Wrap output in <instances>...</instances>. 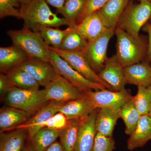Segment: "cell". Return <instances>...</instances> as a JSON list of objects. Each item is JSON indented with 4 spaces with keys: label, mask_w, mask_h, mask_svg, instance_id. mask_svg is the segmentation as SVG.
I'll return each mask as SVG.
<instances>
[{
    "label": "cell",
    "mask_w": 151,
    "mask_h": 151,
    "mask_svg": "<svg viewBox=\"0 0 151 151\" xmlns=\"http://www.w3.org/2000/svg\"><path fill=\"white\" fill-rule=\"evenodd\" d=\"M149 116H150L151 117V108L150 111V113H149Z\"/></svg>",
    "instance_id": "7bdbcfd3"
},
{
    "label": "cell",
    "mask_w": 151,
    "mask_h": 151,
    "mask_svg": "<svg viewBox=\"0 0 151 151\" xmlns=\"http://www.w3.org/2000/svg\"><path fill=\"white\" fill-rule=\"evenodd\" d=\"M141 116L132 100L120 108V118L124 121L127 135L129 136L134 130Z\"/></svg>",
    "instance_id": "83f0119b"
},
{
    "label": "cell",
    "mask_w": 151,
    "mask_h": 151,
    "mask_svg": "<svg viewBox=\"0 0 151 151\" xmlns=\"http://www.w3.org/2000/svg\"><path fill=\"white\" fill-rule=\"evenodd\" d=\"M24 151H35L33 148L31 146V145L29 146H27V147H25L24 150Z\"/></svg>",
    "instance_id": "60d3db41"
},
{
    "label": "cell",
    "mask_w": 151,
    "mask_h": 151,
    "mask_svg": "<svg viewBox=\"0 0 151 151\" xmlns=\"http://www.w3.org/2000/svg\"></svg>",
    "instance_id": "ee69618b"
},
{
    "label": "cell",
    "mask_w": 151,
    "mask_h": 151,
    "mask_svg": "<svg viewBox=\"0 0 151 151\" xmlns=\"http://www.w3.org/2000/svg\"><path fill=\"white\" fill-rule=\"evenodd\" d=\"M88 43V42L79 34L76 27H71L59 49L64 51L81 52Z\"/></svg>",
    "instance_id": "f546056e"
},
{
    "label": "cell",
    "mask_w": 151,
    "mask_h": 151,
    "mask_svg": "<svg viewBox=\"0 0 151 151\" xmlns=\"http://www.w3.org/2000/svg\"><path fill=\"white\" fill-rule=\"evenodd\" d=\"M129 2V0H109L98 11L106 27L115 29Z\"/></svg>",
    "instance_id": "ac0fdd59"
},
{
    "label": "cell",
    "mask_w": 151,
    "mask_h": 151,
    "mask_svg": "<svg viewBox=\"0 0 151 151\" xmlns=\"http://www.w3.org/2000/svg\"><path fill=\"white\" fill-rule=\"evenodd\" d=\"M65 102L51 100L33 115L24 124L17 129H24L28 132V137L30 139L39 130L43 128L44 124L53 115L59 112L60 107Z\"/></svg>",
    "instance_id": "7c38bea8"
},
{
    "label": "cell",
    "mask_w": 151,
    "mask_h": 151,
    "mask_svg": "<svg viewBox=\"0 0 151 151\" xmlns=\"http://www.w3.org/2000/svg\"><path fill=\"white\" fill-rule=\"evenodd\" d=\"M100 78L108 84L113 91L125 89L127 84L123 67L114 56L108 58L102 70L98 73Z\"/></svg>",
    "instance_id": "5bb4252c"
},
{
    "label": "cell",
    "mask_w": 151,
    "mask_h": 151,
    "mask_svg": "<svg viewBox=\"0 0 151 151\" xmlns=\"http://www.w3.org/2000/svg\"><path fill=\"white\" fill-rule=\"evenodd\" d=\"M47 4L54 7L57 10L61 9L64 5L66 0H45Z\"/></svg>",
    "instance_id": "8d00e7d4"
},
{
    "label": "cell",
    "mask_w": 151,
    "mask_h": 151,
    "mask_svg": "<svg viewBox=\"0 0 151 151\" xmlns=\"http://www.w3.org/2000/svg\"><path fill=\"white\" fill-rule=\"evenodd\" d=\"M88 0H66L62 8L57 10L67 22L68 26L75 27L76 22L84 12Z\"/></svg>",
    "instance_id": "d4e9b609"
},
{
    "label": "cell",
    "mask_w": 151,
    "mask_h": 151,
    "mask_svg": "<svg viewBox=\"0 0 151 151\" xmlns=\"http://www.w3.org/2000/svg\"><path fill=\"white\" fill-rule=\"evenodd\" d=\"M27 136V131L24 129H15L6 133L1 132L0 151H24Z\"/></svg>",
    "instance_id": "603a6c76"
},
{
    "label": "cell",
    "mask_w": 151,
    "mask_h": 151,
    "mask_svg": "<svg viewBox=\"0 0 151 151\" xmlns=\"http://www.w3.org/2000/svg\"><path fill=\"white\" fill-rule=\"evenodd\" d=\"M21 4V7L26 5L32 1V0H19Z\"/></svg>",
    "instance_id": "ab89813d"
},
{
    "label": "cell",
    "mask_w": 151,
    "mask_h": 151,
    "mask_svg": "<svg viewBox=\"0 0 151 151\" xmlns=\"http://www.w3.org/2000/svg\"><path fill=\"white\" fill-rule=\"evenodd\" d=\"M21 4L19 0H0V18L13 17L19 19H22Z\"/></svg>",
    "instance_id": "1f68e13d"
},
{
    "label": "cell",
    "mask_w": 151,
    "mask_h": 151,
    "mask_svg": "<svg viewBox=\"0 0 151 151\" xmlns=\"http://www.w3.org/2000/svg\"><path fill=\"white\" fill-rule=\"evenodd\" d=\"M19 66L34 78L40 86L44 87L58 75L50 62L36 58H29Z\"/></svg>",
    "instance_id": "8fae6325"
},
{
    "label": "cell",
    "mask_w": 151,
    "mask_h": 151,
    "mask_svg": "<svg viewBox=\"0 0 151 151\" xmlns=\"http://www.w3.org/2000/svg\"><path fill=\"white\" fill-rule=\"evenodd\" d=\"M81 119H72L67 127L59 131V137L65 151H74Z\"/></svg>",
    "instance_id": "4316f807"
},
{
    "label": "cell",
    "mask_w": 151,
    "mask_h": 151,
    "mask_svg": "<svg viewBox=\"0 0 151 151\" xmlns=\"http://www.w3.org/2000/svg\"><path fill=\"white\" fill-rule=\"evenodd\" d=\"M120 110L106 107L97 109L95 121L97 133L107 137H113L114 128L120 118Z\"/></svg>",
    "instance_id": "7402d4cb"
},
{
    "label": "cell",
    "mask_w": 151,
    "mask_h": 151,
    "mask_svg": "<svg viewBox=\"0 0 151 151\" xmlns=\"http://www.w3.org/2000/svg\"><path fill=\"white\" fill-rule=\"evenodd\" d=\"M43 151H65L60 142H55Z\"/></svg>",
    "instance_id": "74e56055"
},
{
    "label": "cell",
    "mask_w": 151,
    "mask_h": 151,
    "mask_svg": "<svg viewBox=\"0 0 151 151\" xmlns=\"http://www.w3.org/2000/svg\"><path fill=\"white\" fill-rule=\"evenodd\" d=\"M86 93L96 109L104 107L120 109L133 97L126 89L119 91L105 89Z\"/></svg>",
    "instance_id": "ba28073f"
},
{
    "label": "cell",
    "mask_w": 151,
    "mask_h": 151,
    "mask_svg": "<svg viewBox=\"0 0 151 151\" xmlns=\"http://www.w3.org/2000/svg\"><path fill=\"white\" fill-rule=\"evenodd\" d=\"M151 17V1H145L130 5L129 3L119 20V27L140 39V31Z\"/></svg>",
    "instance_id": "5b68a950"
},
{
    "label": "cell",
    "mask_w": 151,
    "mask_h": 151,
    "mask_svg": "<svg viewBox=\"0 0 151 151\" xmlns=\"http://www.w3.org/2000/svg\"><path fill=\"white\" fill-rule=\"evenodd\" d=\"M24 26L38 32L43 27L58 28L67 25L65 19L59 17L52 12L45 0H32L20 7Z\"/></svg>",
    "instance_id": "6da1fadb"
},
{
    "label": "cell",
    "mask_w": 151,
    "mask_h": 151,
    "mask_svg": "<svg viewBox=\"0 0 151 151\" xmlns=\"http://www.w3.org/2000/svg\"><path fill=\"white\" fill-rule=\"evenodd\" d=\"M70 29V27L64 30L59 29L58 28L43 27L38 32L48 46L60 48Z\"/></svg>",
    "instance_id": "f1b7e54d"
},
{
    "label": "cell",
    "mask_w": 151,
    "mask_h": 151,
    "mask_svg": "<svg viewBox=\"0 0 151 151\" xmlns=\"http://www.w3.org/2000/svg\"><path fill=\"white\" fill-rule=\"evenodd\" d=\"M97 109L81 119L74 151H92L97 134L95 121Z\"/></svg>",
    "instance_id": "4fadbf2b"
},
{
    "label": "cell",
    "mask_w": 151,
    "mask_h": 151,
    "mask_svg": "<svg viewBox=\"0 0 151 151\" xmlns=\"http://www.w3.org/2000/svg\"><path fill=\"white\" fill-rule=\"evenodd\" d=\"M49 62L58 75L65 78L83 92L107 89L103 84L95 83L86 79L73 69L57 53L51 50Z\"/></svg>",
    "instance_id": "8992f818"
},
{
    "label": "cell",
    "mask_w": 151,
    "mask_h": 151,
    "mask_svg": "<svg viewBox=\"0 0 151 151\" xmlns=\"http://www.w3.org/2000/svg\"><path fill=\"white\" fill-rule=\"evenodd\" d=\"M95 109L90 98L85 92L80 98L65 102L60 107L59 112L64 114L70 120L81 119Z\"/></svg>",
    "instance_id": "9a60e30c"
},
{
    "label": "cell",
    "mask_w": 151,
    "mask_h": 151,
    "mask_svg": "<svg viewBox=\"0 0 151 151\" xmlns=\"http://www.w3.org/2000/svg\"><path fill=\"white\" fill-rule=\"evenodd\" d=\"M116 59L123 68L138 63L142 59L145 47L141 39H137L118 27L115 30Z\"/></svg>",
    "instance_id": "277c9868"
},
{
    "label": "cell",
    "mask_w": 151,
    "mask_h": 151,
    "mask_svg": "<svg viewBox=\"0 0 151 151\" xmlns=\"http://www.w3.org/2000/svg\"><path fill=\"white\" fill-rule=\"evenodd\" d=\"M51 50L57 53L67 62L70 66L89 81L99 83L105 86L107 89L112 90L111 86L102 80L85 59L81 52L64 51L59 48L49 46Z\"/></svg>",
    "instance_id": "30bf717a"
},
{
    "label": "cell",
    "mask_w": 151,
    "mask_h": 151,
    "mask_svg": "<svg viewBox=\"0 0 151 151\" xmlns=\"http://www.w3.org/2000/svg\"><path fill=\"white\" fill-rule=\"evenodd\" d=\"M44 89L49 101L67 102L80 98L85 94V92L59 75L45 87Z\"/></svg>",
    "instance_id": "9c48e42d"
},
{
    "label": "cell",
    "mask_w": 151,
    "mask_h": 151,
    "mask_svg": "<svg viewBox=\"0 0 151 151\" xmlns=\"http://www.w3.org/2000/svg\"><path fill=\"white\" fill-rule=\"evenodd\" d=\"M132 100L142 116L149 115L151 108V86H138L137 92Z\"/></svg>",
    "instance_id": "4dcf8cb0"
},
{
    "label": "cell",
    "mask_w": 151,
    "mask_h": 151,
    "mask_svg": "<svg viewBox=\"0 0 151 151\" xmlns=\"http://www.w3.org/2000/svg\"><path fill=\"white\" fill-rule=\"evenodd\" d=\"M115 149L113 137H107L97 132L92 151H113Z\"/></svg>",
    "instance_id": "d6a6232c"
},
{
    "label": "cell",
    "mask_w": 151,
    "mask_h": 151,
    "mask_svg": "<svg viewBox=\"0 0 151 151\" xmlns=\"http://www.w3.org/2000/svg\"><path fill=\"white\" fill-rule=\"evenodd\" d=\"M59 137V131L43 127L36 132L30 140L35 151H43L56 142Z\"/></svg>",
    "instance_id": "484cf974"
},
{
    "label": "cell",
    "mask_w": 151,
    "mask_h": 151,
    "mask_svg": "<svg viewBox=\"0 0 151 151\" xmlns=\"http://www.w3.org/2000/svg\"><path fill=\"white\" fill-rule=\"evenodd\" d=\"M32 115L24 111L6 105L0 110L1 132L15 129L27 122Z\"/></svg>",
    "instance_id": "e0dca14e"
},
{
    "label": "cell",
    "mask_w": 151,
    "mask_h": 151,
    "mask_svg": "<svg viewBox=\"0 0 151 151\" xmlns=\"http://www.w3.org/2000/svg\"><path fill=\"white\" fill-rule=\"evenodd\" d=\"M76 28L78 32L87 41H92L102 35L107 30L98 11L86 17Z\"/></svg>",
    "instance_id": "2e32d148"
},
{
    "label": "cell",
    "mask_w": 151,
    "mask_h": 151,
    "mask_svg": "<svg viewBox=\"0 0 151 151\" xmlns=\"http://www.w3.org/2000/svg\"><path fill=\"white\" fill-rule=\"evenodd\" d=\"M13 87L19 89L37 90L40 85L20 66L14 68L6 73Z\"/></svg>",
    "instance_id": "cb8c5ba5"
},
{
    "label": "cell",
    "mask_w": 151,
    "mask_h": 151,
    "mask_svg": "<svg viewBox=\"0 0 151 151\" xmlns=\"http://www.w3.org/2000/svg\"><path fill=\"white\" fill-rule=\"evenodd\" d=\"M134 1H139V2L143 1H151V0H134Z\"/></svg>",
    "instance_id": "b9f144b4"
},
{
    "label": "cell",
    "mask_w": 151,
    "mask_h": 151,
    "mask_svg": "<svg viewBox=\"0 0 151 151\" xmlns=\"http://www.w3.org/2000/svg\"><path fill=\"white\" fill-rule=\"evenodd\" d=\"M7 34L13 45L22 50L29 58L49 62L50 50L39 33L24 25L22 29L10 30Z\"/></svg>",
    "instance_id": "7a4b0ae2"
},
{
    "label": "cell",
    "mask_w": 151,
    "mask_h": 151,
    "mask_svg": "<svg viewBox=\"0 0 151 151\" xmlns=\"http://www.w3.org/2000/svg\"><path fill=\"white\" fill-rule=\"evenodd\" d=\"M6 74L1 73L0 74V94L1 96L4 97L6 94L12 88Z\"/></svg>",
    "instance_id": "d590c367"
},
{
    "label": "cell",
    "mask_w": 151,
    "mask_h": 151,
    "mask_svg": "<svg viewBox=\"0 0 151 151\" xmlns=\"http://www.w3.org/2000/svg\"><path fill=\"white\" fill-rule=\"evenodd\" d=\"M70 122V119H68L64 114L58 112L45 123L43 127L59 131L67 127Z\"/></svg>",
    "instance_id": "836d02e7"
},
{
    "label": "cell",
    "mask_w": 151,
    "mask_h": 151,
    "mask_svg": "<svg viewBox=\"0 0 151 151\" xmlns=\"http://www.w3.org/2000/svg\"><path fill=\"white\" fill-rule=\"evenodd\" d=\"M108 1L109 0H88L84 12L76 22V25L80 23L86 17L102 8Z\"/></svg>",
    "instance_id": "e575fe53"
},
{
    "label": "cell",
    "mask_w": 151,
    "mask_h": 151,
    "mask_svg": "<svg viewBox=\"0 0 151 151\" xmlns=\"http://www.w3.org/2000/svg\"><path fill=\"white\" fill-rule=\"evenodd\" d=\"M127 84L137 86H151V67L146 63H138L123 68Z\"/></svg>",
    "instance_id": "ffe728a7"
},
{
    "label": "cell",
    "mask_w": 151,
    "mask_h": 151,
    "mask_svg": "<svg viewBox=\"0 0 151 151\" xmlns=\"http://www.w3.org/2000/svg\"><path fill=\"white\" fill-rule=\"evenodd\" d=\"M129 137L127 140V147L130 151L142 147L151 140V117L142 115Z\"/></svg>",
    "instance_id": "d6986e66"
},
{
    "label": "cell",
    "mask_w": 151,
    "mask_h": 151,
    "mask_svg": "<svg viewBox=\"0 0 151 151\" xmlns=\"http://www.w3.org/2000/svg\"><path fill=\"white\" fill-rule=\"evenodd\" d=\"M44 89L29 90L13 87L4 97L6 105L34 115L48 103Z\"/></svg>",
    "instance_id": "3957f363"
},
{
    "label": "cell",
    "mask_w": 151,
    "mask_h": 151,
    "mask_svg": "<svg viewBox=\"0 0 151 151\" xmlns=\"http://www.w3.org/2000/svg\"><path fill=\"white\" fill-rule=\"evenodd\" d=\"M115 33L114 29L107 30L99 37L89 42L81 52L90 67L97 74L102 70L108 58V44Z\"/></svg>",
    "instance_id": "52a82bcc"
},
{
    "label": "cell",
    "mask_w": 151,
    "mask_h": 151,
    "mask_svg": "<svg viewBox=\"0 0 151 151\" xmlns=\"http://www.w3.org/2000/svg\"><path fill=\"white\" fill-rule=\"evenodd\" d=\"M147 31L149 35V45L148 49V55L149 58L151 63V24L149 25L147 27Z\"/></svg>",
    "instance_id": "f35d334b"
},
{
    "label": "cell",
    "mask_w": 151,
    "mask_h": 151,
    "mask_svg": "<svg viewBox=\"0 0 151 151\" xmlns=\"http://www.w3.org/2000/svg\"><path fill=\"white\" fill-rule=\"evenodd\" d=\"M29 58L24 51L15 45L0 47V70L6 73L14 68L20 66Z\"/></svg>",
    "instance_id": "44dd1931"
}]
</instances>
